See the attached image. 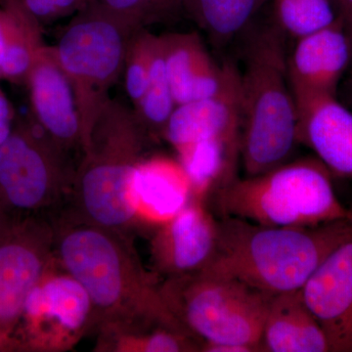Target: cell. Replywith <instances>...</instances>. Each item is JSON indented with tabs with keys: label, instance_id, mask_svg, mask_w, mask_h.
<instances>
[{
	"label": "cell",
	"instance_id": "8992f818",
	"mask_svg": "<svg viewBox=\"0 0 352 352\" xmlns=\"http://www.w3.org/2000/svg\"><path fill=\"white\" fill-rule=\"evenodd\" d=\"M160 293L176 321L201 344L264 351V322L273 295L210 268L164 278Z\"/></svg>",
	"mask_w": 352,
	"mask_h": 352
},
{
	"label": "cell",
	"instance_id": "7c38bea8",
	"mask_svg": "<svg viewBox=\"0 0 352 352\" xmlns=\"http://www.w3.org/2000/svg\"><path fill=\"white\" fill-rule=\"evenodd\" d=\"M219 219L205 201L188 205L153 230L151 258L154 272L173 277L207 267L217 252Z\"/></svg>",
	"mask_w": 352,
	"mask_h": 352
},
{
	"label": "cell",
	"instance_id": "4316f807",
	"mask_svg": "<svg viewBox=\"0 0 352 352\" xmlns=\"http://www.w3.org/2000/svg\"><path fill=\"white\" fill-rule=\"evenodd\" d=\"M156 38V34L148 29H140L133 32L129 41L122 76L133 105L142 98L149 85Z\"/></svg>",
	"mask_w": 352,
	"mask_h": 352
},
{
	"label": "cell",
	"instance_id": "7402d4cb",
	"mask_svg": "<svg viewBox=\"0 0 352 352\" xmlns=\"http://www.w3.org/2000/svg\"><path fill=\"white\" fill-rule=\"evenodd\" d=\"M270 0H182L183 13L206 32L215 47H226L249 32Z\"/></svg>",
	"mask_w": 352,
	"mask_h": 352
},
{
	"label": "cell",
	"instance_id": "277c9868",
	"mask_svg": "<svg viewBox=\"0 0 352 352\" xmlns=\"http://www.w3.org/2000/svg\"><path fill=\"white\" fill-rule=\"evenodd\" d=\"M250 31L240 71V150L245 176L288 163L300 145L287 36L272 19Z\"/></svg>",
	"mask_w": 352,
	"mask_h": 352
},
{
	"label": "cell",
	"instance_id": "9c48e42d",
	"mask_svg": "<svg viewBox=\"0 0 352 352\" xmlns=\"http://www.w3.org/2000/svg\"><path fill=\"white\" fill-rule=\"evenodd\" d=\"M94 331L87 292L54 259L25 298L14 338L23 351L61 352Z\"/></svg>",
	"mask_w": 352,
	"mask_h": 352
},
{
	"label": "cell",
	"instance_id": "cb8c5ba5",
	"mask_svg": "<svg viewBox=\"0 0 352 352\" xmlns=\"http://www.w3.org/2000/svg\"><path fill=\"white\" fill-rule=\"evenodd\" d=\"M176 106L166 75L163 38L157 36L149 85L142 98L133 105L136 119L153 143L163 139Z\"/></svg>",
	"mask_w": 352,
	"mask_h": 352
},
{
	"label": "cell",
	"instance_id": "603a6c76",
	"mask_svg": "<svg viewBox=\"0 0 352 352\" xmlns=\"http://www.w3.org/2000/svg\"><path fill=\"white\" fill-rule=\"evenodd\" d=\"M6 14L7 44L2 80L25 85L39 50L45 46L41 23L28 9L24 0H0Z\"/></svg>",
	"mask_w": 352,
	"mask_h": 352
},
{
	"label": "cell",
	"instance_id": "5b68a950",
	"mask_svg": "<svg viewBox=\"0 0 352 352\" xmlns=\"http://www.w3.org/2000/svg\"><path fill=\"white\" fill-rule=\"evenodd\" d=\"M332 173L316 157H303L258 175L234 178L212 200L219 217L264 226H320L352 219L333 189Z\"/></svg>",
	"mask_w": 352,
	"mask_h": 352
},
{
	"label": "cell",
	"instance_id": "e0dca14e",
	"mask_svg": "<svg viewBox=\"0 0 352 352\" xmlns=\"http://www.w3.org/2000/svg\"><path fill=\"white\" fill-rule=\"evenodd\" d=\"M139 226L155 229L173 219L193 200L188 176L178 160L144 157L132 176Z\"/></svg>",
	"mask_w": 352,
	"mask_h": 352
},
{
	"label": "cell",
	"instance_id": "52a82bcc",
	"mask_svg": "<svg viewBox=\"0 0 352 352\" xmlns=\"http://www.w3.org/2000/svg\"><path fill=\"white\" fill-rule=\"evenodd\" d=\"M135 31L92 0L76 13L53 46L75 94L82 152L97 118L111 99L110 90L122 76L127 47Z\"/></svg>",
	"mask_w": 352,
	"mask_h": 352
},
{
	"label": "cell",
	"instance_id": "44dd1931",
	"mask_svg": "<svg viewBox=\"0 0 352 352\" xmlns=\"http://www.w3.org/2000/svg\"><path fill=\"white\" fill-rule=\"evenodd\" d=\"M95 333L96 351L194 352L201 349L200 340L189 333L155 321L105 324Z\"/></svg>",
	"mask_w": 352,
	"mask_h": 352
},
{
	"label": "cell",
	"instance_id": "4dcf8cb0",
	"mask_svg": "<svg viewBox=\"0 0 352 352\" xmlns=\"http://www.w3.org/2000/svg\"><path fill=\"white\" fill-rule=\"evenodd\" d=\"M23 351L19 342L7 333L0 331V352Z\"/></svg>",
	"mask_w": 352,
	"mask_h": 352
},
{
	"label": "cell",
	"instance_id": "9a60e30c",
	"mask_svg": "<svg viewBox=\"0 0 352 352\" xmlns=\"http://www.w3.org/2000/svg\"><path fill=\"white\" fill-rule=\"evenodd\" d=\"M298 139L333 175L352 179V112L332 95L296 98Z\"/></svg>",
	"mask_w": 352,
	"mask_h": 352
},
{
	"label": "cell",
	"instance_id": "30bf717a",
	"mask_svg": "<svg viewBox=\"0 0 352 352\" xmlns=\"http://www.w3.org/2000/svg\"><path fill=\"white\" fill-rule=\"evenodd\" d=\"M54 221L12 215L0 233V331L12 336L25 298L54 261Z\"/></svg>",
	"mask_w": 352,
	"mask_h": 352
},
{
	"label": "cell",
	"instance_id": "484cf974",
	"mask_svg": "<svg viewBox=\"0 0 352 352\" xmlns=\"http://www.w3.org/2000/svg\"><path fill=\"white\" fill-rule=\"evenodd\" d=\"M99 6L134 29L177 19L183 13L182 0H94Z\"/></svg>",
	"mask_w": 352,
	"mask_h": 352
},
{
	"label": "cell",
	"instance_id": "ba28073f",
	"mask_svg": "<svg viewBox=\"0 0 352 352\" xmlns=\"http://www.w3.org/2000/svg\"><path fill=\"white\" fill-rule=\"evenodd\" d=\"M75 168L67 161L34 120L17 117L0 146V201L12 215L61 212Z\"/></svg>",
	"mask_w": 352,
	"mask_h": 352
},
{
	"label": "cell",
	"instance_id": "f1b7e54d",
	"mask_svg": "<svg viewBox=\"0 0 352 352\" xmlns=\"http://www.w3.org/2000/svg\"><path fill=\"white\" fill-rule=\"evenodd\" d=\"M338 15L352 38V0H332Z\"/></svg>",
	"mask_w": 352,
	"mask_h": 352
},
{
	"label": "cell",
	"instance_id": "ffe728a7",
	"mask_svg": "<svg viewBox=\"0 0 352 352\" xmlns=\"http://www.w3.org/2000/svg\"><path fill=\"white\" fill-rule=\"evenodd\" d=\"M240 143V136L206 139L175 150L178 162L188 176L193 199L208 203L237 177Z\"/></svg>",
	"mask_w": 352,
	"mask_h": 352
},
{
	"label": "cell",
	"instance_id": "d4e9b609",
	"mask_svg": "<svg viewBox=\"0 0 352 352\" xmlns=\"http://www.w3.org/2000/svg\"><path fill=\"white\" fill-rule=\"evenodd\" d=\"M270 2L272 20L287 38L296 41L339 19L332 0H270Z\"/></svg>",
	"mask_w": 352,
	"mask_h": 352
},
{
	"label": "cell",
	"instance_id": "1f68e13d",
	"mask_svg": "<svg viewBox=\"0 0 352 352\" xmlns=\"http://www.w3.org/2000/svg\"><path fill=\"white\" fill-rule=\"evenodd\" d=\"M342 83V94L344 100L352 107V63Z\"/></svg>",
	"mask_w": 352,
	"mask_h": 352
},
{
	"label": "cell",
	"instance_id": "6da1fadb",
	"mask_svg": "<svg viewBox=\"0 0 352 352\" xmlns=\"http://www.w3.org/2000/svg\"><path fill=\"white\" fill-rule=\"evenodd\" d=\"M54 227L55 259L87 292L94 332L105 324L136 320L186 331L166 307L162 280L143 266L129 234L61 217Z\"/></svg>",
	"mask_w": 352,
	"mask_h": 352
},
{
	"label": "cell",
	"instance_id": "7a4b0ae2",
	"mask_svg": "<svg viewBox=\"0 0 352 352\" xmlns=\"http://www.w3.org/2000/svg\"><path fill=\"white\" fill-rule=\"evenodd\" d=\"M151 143L133 109L110 99L92 127L58 217L129 235L139 226L132 176Z\"/></svg>",
	"mask_w": 352,
	"mask_h": 352
},
{
	"label": "cell",
	"instance_id": "d6986e66",
	"mask_svg": "<svg viewBox=\"0 0 352 352\" xmlns=\"http://www.w3.org/2000/svg\"><path fill=\"white\" fill-rule=\"evenodd\" d=\"M261 342L266 352H330L325 333L302 289L272 296Z\"/></svg>",
	"mask_w": 352,
	"mask_h": 352
},
{
	"label": "cell",
	"instance_id": "8fae6325",
	"mask_svg": "<svg viewBox=\"0 0 352 352\" xmlns=\"http://www.w3.org/2000/svg\"><path fill=\"white\" fill-rule=\"evenodd\" d=\"M25 87L34 122L71 164L72 153L82 155V133L75 94L53 46L39 50Z\"/></svg>",
	"mask_w": 352,
	"mask_h": 352
},
{
	"label": "cell",
	"instance_id": "d6a6232c",
	"mask_svg": "<svg viewBox=\"0 0 352 352\" xmlns=\"http://www.w3.org/2000/svg\"><path fill=\"white\" fill-rule=\"evenodd\" d=\"M12 217V214L6 210L4 207L3 204L0 201V233L3 231L7 224H8L9 220Z\"/></svg>",
	"mask_w": 352,
	"mask_h": 352
},
{
	"label": "cell",
	"instance_id": "5bb4252c",
	"mask_svg": "<svg viewBox=\"0 0 352 352\" xmlns=\"http://www.w3.org/2000/svg\"><path fill=\"white\" fill-rule=\"evenodd\" d=\"M327 338L330 352H352V234L302 289Z\"/></svg>",
	"mask_w": 352,
	"mask_h": 352
},
{
	"label": "cell",
	"instance_id": "2e32d148",
	"mask_svg": "<svg viewBox=\"0 0 352 352\" xmlns=\"http://www.w3.org/2000/svg\"><path fill=\"white\" fill-rule=\"evenodd\" d=\"M241 138L240 69L228 62L226 82L214 96L176 106L163 140L173 149L220 138Z\"/></svg>",
	"mask_w": 352,
	"mask_h": 352
},
{
	"label": "cell",
	"instance_id": "4fadbf2b",
	"mask_svg": "<svg viewBox=\"0 0 352 352\" xmlns=\"http://www.w3.org/2000/svg\"><path fill=\"white\" fill-rule=\"evenodd\" d=\"M352 63V38L342 21L296 39L287 56L296 98L309 95L338 97L340 83Z\"/></svg>",
	"mask_w": 352,
	"mask_h": 352
},
{
	"label": "cell",
	"instance_id": "3957f363",
	"mask_svg": "<svg viewBox=\"0 0 352 352\" xmlns=\"http://www.w3.org/2000/svg\"><path fill=\"white\" fill-rule=\"evenodd\" d=\"M351 234L352 219L279 227L220 217L217 252L206 268L270 295L298 291Z\"/></svg>",
	"mask_w": 352,
	"mask_h": 352
},
{
	"label": "cell",
	"instance_id": "83f0119b",
	"mask_svg": "<svg viewBox=\"0 0 352 352\" xmlns=\"http://www.w3.org/2000/svg\"><path fill=\"white\" fill-rule=\"evenodd\" d=\"M17 117L12 103L0 88V146L6 142L12 132Z\"/></svg>",
	"mask_w": 352,
	"mask_h": 352
},
{
	"label": "cell",
	"instance_id": "f546056e",
	"mask_svg": "<svg viewBox=\"0 0 352 352\" xmlns=\"http://www.w3.org/2000/svg\"><path fill=\"white\" fill-rule=\"evenodd\" d=\"M7 44V22L6 14L0 7V80L2 78V65L6 55Z\"/></svg>",
	"mask_w": 352,
	"mask_h": 352
},
{
	"label": "cell",
	"instance_id": "ac0fdd59",
	"mask_svg": "<svg viewBox=\"0 0 352 352\" xmlns=\"http://www.w3.org/2000/svg\"><path fill=\"white\" fill-rule=\"evenodd\" d=\"M164 62L177 105L214 96L226 82L228 62L219 65L198 32L162 34Z\"/></svg>",
	"mask_w": 352,
	"mask_h": 352
}]
</instances>
